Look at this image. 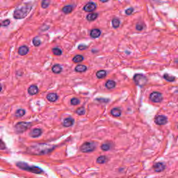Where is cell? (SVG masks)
I'll return each mask as SVG.
<instances>
[{
    "label": "cell",
    "mask_w": 178,
    "mask_h": 178,
    "mask_svg": "<svg viewBox=\"0 0 178 178\" xmlns=\"http://www.w3.org/2000/svg\"><path fill=\"white\" fill-rule=\"evenodd\" d=\"M28 52H29V48L27 46H25V45L21 46L18 49V54L20 55H21V56H25V55H26Z\"/></svg>",
    "instance_id": "14"
},
{
    "label": "cell",
    "mask_w": 178,
    "mask_h": 178,
    "mask_svg": "<svg viewBox=\"0 0 178 178\" xmlns=\"http://www.w3.org/2000/svg\"><path fill=\"white\" fill-rule=\"evenodd\" d=\"M86 48H87V46H85L84 45H80V46L78 47V49H80V50H84V49Z\"/></svg>",
    "instance_id": "37"
},
{
    "label": "cell",
    "mask_w": 178,
    "mask_h": 178,
    "mask_svg": "<svg viewBox=\"0 0 178 178\" xmlns=\"http://www.w3.org/2000/svg\"><path fill=\"white\" fill-rule=\"evenodd\" d=\"M105 86L108 89H112V88H115L116 82H114V81H113V80H108L107 82H106Z\"/></svg>",
    "instance_id": "20"
},
{
    "label": "cell",
    "mask_w": 178,
    "mask_h": 178,
    "mask_svg": "<svg viewBox=\"0 0 178 178\" xmlns=\"http://www.w3.org/2000/svg\"><path fill=\"white\" fill-rule=\"evenodd\" d=\"M25 114H26V111H25V109H20L16 111L15 116H16L17 118H22V116H24L25 115Z\"/></svg>",
    "instance_id": "21"
},
{
    "label": "cell",
    "mask_w": 178,
    "mask_h": 178,
    "mask_svg": "<svg viewBox=\"0 0 178 178\" xmlns=\"http://www.w3.org/2000/svg\"><path fill=\"white\" fill-rule=\"evenodd\" d=\"M83 60H84V57H83L82 55H76L72 59V61H74L75 63L82 62Z\"/></svg>",
    "instance_id": "25"
},
{
    "label": "cell",
    "mask_w": 178,
    "mask_h": 178,
    "mask_svg": "<svg viewBox=\"0 0 178 178\" xmlns=\"http://www.w3.org/2000/svg\"><path fill=\"white\" fill-rule=\"evenodd\" d=\"M32 8L31 4H25L22 6V7L17 8L15 10L13 13V17L15 19H22L28 15V13L30 12Z\"/></svg>",
    "instance_id": "1"
},
{
    "label": "cell",
    "mask_w": 178,
    "mask_h": 178,
    "mask_svg": "<svg viewBox=\"0 0 178 178\" xmlns=\"http://www.w3.org/2000/svg\"><path fill=\"white\" fill-rule=\"evenodd\" d=\"M87 70V67L84 65H78L75 67V71L77 72H84Z\"/></svg>",
    "instance_id": "18"
},
{
    "label": "cell",
    "mask_w": 178,
    "mask_h": 178,
    "mask_svg": "<svg viewBox=\"0 0 178 178\" xmlns=\"http://www.w3.org/2000/svg\"><path fill=\"white\" fill-rule=\"evenodd\" d=\"M155 122L156 124H159V125H164V124H166L168 122V118L165 116L159 115L155 118Z\"/></svg>",
    "instance_id": "7"
},
{
    "label": "cell",
    "mask_w": 178,
    "mask_h": 178,
    "mask_svg": "<svg viewBox=\"0 0 178 178\" xmlns=\"http://www.w3.org/2000/svg\"><path fill=\"white\" fill-rule=\"evenodd\" d=\"M75 120L73 119L72 118H66L64 120H63V125L64 127H70L72 126L73 124H74Z\"/></svg>",
    "instance_id": "12"
},
{
    "label": "cell",
    "mask_w": 178,
    "mask_h": 178,
    "mask_svg": "<svg viewBox=\"0 0 178 178\" xmlns=\"http://www.w3.org/2000/svg\"><path fill=\"white\" fill-rule=\"evenodd\" d=\"M72 9L73 7L72 6H66V7H64L62 9V11L64 13H66V14H69V13H70L72 11Z\"/></svg>",
    "instance_id": "23"
},
{
    "label": "cell",
    "mask_w": 178,
    "mask_h": 178,
    "mask_svg": "<svg viewBox=\"0 0 178 178\" xmlns=\"http://www.w3.org/2000/svg\"><path fill=\"white\" fill-rule=\"evenodd\" d=\"M4 143H3V141H1V150L4 149V147H3V146H4Z\"/></svg>",
    "instance_id": "38"
},
{
    "label": "cell",
    "mask_w": 178,
    "mask_h": 178,
    "mask_svg": "<svg viewBox=\"0 0 178 178\" xmlns=\"http://www.w3.org/2000/svg\"><path fill=\"white\" fill-rule=\"evenodd\" d=\"M76 113L78 114V115L83 116V115H84L85 113H86V110H85V108L83 107V106H82V107H80V108L77 109V111H76Z\"/></svg>",
    "instance_id": "31"
},
{
    "label": "cell",
    "mask_w": 178,
    "mask_h": 178,
    "mask_svg": "<svg viewBox=\"0 0 178 178\" xmlns=\"http://www.w3.org/2000/svg\"><path fill=\"white\" fill-rule=\"evenodd\" d=\"M17 166H18L20 169L25 170V171H29L31 173H35V174H41L43 172V171L40 168L37 166H30L27 165L26 163L24 162H18L16 164Z\"/></svg>",
    "instance_id": "2"
},
{
    "label": "cell",
    "mask_w": 178,
    "mask_h": 178,
    "mask_svg": "<svg viewBox=\"0 0 178 178\" xmlns=\"http://www.w3.org/2000/svg\"><path fill=\"white\" fill-rule=\"evenodd\" d=\"M42 130L39 129V128H35V129L31 130L29 135L32 138H37L42 134Z\"/></svg>",
    "instance_id": "10"
},
{
    "label": "cell",
    "mask_w": 178,
    "mask_h": 178,
    "mask_svg": "<svg viewBox=\"0 0 178 178\" xmlns=\"http://www.w3.org/2000/svg\"><path fill=\"white\" fill-rule=\"evenodd\" d=\"M150 100L155 103H159L163 100V96L161 93L153 92L150 95Z\"/></svg>",
    "instance_id": "6"
},
{
    "label": "cell",
    "mask_w": 178,
    "mask_h": 178,
    "mask_svg": "<svg viewBox=\"0 0 178 178\" xmlns=\"http://www.w3.org/2000/svg\"><path fill=\"white\" fill-rule=\"evenodd\" d=\"M112 26L114 28L117 29L120 26V20L118 18H114L112 20Z\"/></svg>",
    "instance_id": "26"
},
{
    "label": "cell",
    "mask_w": 178,
    "mask_h": 178,
    "mask_svg": "<svg viewBox=\"0 0 178 178\" xmlns=\"http://www.w3.org/2000/svg\"><path fill=\"white\" fill-rule=\"evenodd\" d=\"M111 114L114 117H119L121 115V111L118 108H114L112 109L111 111Z\"/></svg>",
    "instance_id": "16"
},
{
    "label": "cell",
    "mask_w": 178,
    "mask_h": 178,
    "mask_svg": "<svg viewBox=\"0 0 178 178\" xmlns=\"http://www.w3.org/2000/svg\"><path fill=\"white\" fill-rule=\"evenodd\" d=\"M62 71V67L61 65L56 64L52 67V72L55 73V74H59Z\"/></svg>",
    "instance_id": "17"
},
{
    "label": "cell",
    "mask_w": 178,
    "mask_h": 178,
    "mask_svg": "<svg viewBox=\"0 0 178 178\" xmlns=\"http://www.w3.org/2000/svg\"><path fill=\"white\" fill-rule=\"evenodd\" d=\"M134 11V9L133 8H130V9H127L125 11V13L127 15H131Z\"/></svg>",
    "instance_id": "35"
},
{
    "label": "cell",
    "mask_w": 178,
    "mask_h": 178,
    "mask_svg": "<svg viewBox=\"0 0 178 178\" xmlns=\"http://www.w3.org/2000/svg\"><path fill=\"white\" fill-rule=\"evenodd\" d=\"M50 4V0H43L42 3H41V7L43 9H46L49 6Z\"/></svg>",
    "instance_id": "30"
},
{
    "label": "cell",
    "mask_w": 178,
    "mask_h": 178,
    "mask_svg": "<svg viewBox=\"0 0 178 178\" xmlns=\"http://www.w3.org/2000/svg\"><path fill=\"white\" fill-rule=\"evenodd\" d=\"M101 149L104 151H109L111 149V145L108 143H103L101 145Z\"/></svg>",
    "instance_id": "32"
},
{
    "label": "cell",
    "mask_w": 178,
    "mask_h": 178,
    "mask_svg": "<svg viewBox=\"0 0 178 178\" xmlns=\"http://www.w3.org/2000/svg\"><path fill=\"white\" fill-rule=\"evenodd\" d=\"M96 149V143L93 142H86L81 146L80 150L82 152H90Z\"/></svg>",
    "instance_id": "5"
},
{
    "label": "cell",
    "mask_w": 178,
    "mask_h": 178,
    "mask_svg": "<svg viewBox=\"0 0 178 178\" xmlns=\"http://www.w3.org/2000/svg\"><path fill=\"white\" fill-rule=\"evenodd\" d=\"M108 1H109V0H100V1H102V2H106Z\"/></svg>",
    "instance_id": "39"
},
{
    "label": "cell",
    "mask_w": 178,
    "mask_h": 178,
    "mask_svg": "<svg viewBox=\"0 0 178 178\" xmlns=\"http://www.w3.org/2000/svg\"><path fill=\"white\" fill-rule=\"evenodd\" d=\"M136 29H137L138 31H141L143 29V26L141 25V24H137L136 26Z\"/></svg>",
    "instance_id": "36"
},
{
    "label": "cell",
    "mask_w": 178,
    "mask_h": 178,
    "mask_svg": "<svg viewBox=\"0 0 178 178\" xmlns=\"http://www.w3.org/2000/svg\"><path fill=\"white\" fill-rule=\"evenodd\" d=\"M98 13H90V14L87 15L86 18L88 21H93L97 18V17H98Z\"/></svg>",
    "instance_id": "24"
},
{
    "label": "cell",
    "mask_w": 178,
    "mask_h": 178,
    "mask_svg": "<svg viewBox=\"0 0 178 178\" xmlns=\"http://www.w3.org/2000/svg\"><path fill=\"white\" fill-rule=\"evenodd\" d=\"M97 8V5L94 2H89L84 6V11L86 12H92L95 11Z\"/></svg>",
    "instance_id": "8"
},
{
    "label": "cell",
    "mask_w": 178,
    "mask_h": 178,
    "mask_svg": "<svg viewBox=\"0 0 178 178\" xmlns=\"http://www.w3.org/2000/svg\"><path fill=\"white\" fill-rule=\"evenodd\" d=\"M9 24H10L9 20H5L2 21L1 25V27H7V26H8V25H9Z\"/></svg>",
    "instance_id": "34"
},
{
    "label": "cell",
    "mask_w": 178,
    "mask_h": 178,
    "mask_svg": "<svg viewBox=\"0 0 178 178\" xmlns=\"http://www.w3.org/2000/svg\"><path fill=\"white\" fill-rule=\"evenodd\" d=\"M52 52L55 56H60L62 54V50L61 49L58 48V47H55V48L52 49Z\"/></svg>",
    "instance_id": "27"
},
{
    "label": "cell",
    "mask_w": 178,
    "mask_h": 178,
    "mask_svg": "<svg viewBox=\"0 0 178 178\" xmlns=\"http://www.w3.org/2000/svg\"><path fill=\"white\" fill-rule=\"evenodd\" d=\"M33 44L34 45V46H35V47L39 46V45L41 44V39L39 38L38 37H35L33 39Z\"/></svg>",
    "instance_id": "29"
},
{
    "label": "cell",
    "mask_w": 178,
    "mask_h": 178,
    "mask_svg": "<svg viewBox=\"0 0 178 178\" xmlns=\"http://www.w3.org/2000/svg\"><path fill=\"white\" fill-rule=\"evenodd\" d=\"M133 80L136 85L139 86H143L147 84L148 79L145 76L141 74H136L134 76Z\"/></svg>",
    "instance_id": "4"
},
{
    "label": "cell",
    "mask_w": 178,
    "mask_h": 178,
    "mask_svg": "<svg viewBox=\"0 0 178 178\" xmlns=\"http://www.w3.org/2000/svg\"><path fill=\"white\" fill-rule=\"evenodd\" d=\"M101 34V31L98 29H92L91 31H90V37L93 38H97L100 36Z\"/></svg>",
    "instance_id": "15"
},
{
    "label": "cell",
    "mask_w": 178,
    "mask_h": 178,
    "mask_svg": "<svg viewBox=\"0 0 178 178\" xmlns=\"http://www.w3.org/2000/svg\"><path fill=\"white\" fill-rule=\"evenodd\" d=\"M96 76L99 79H103L106 76V72L105 70H99L96 73Z\"/></svg>",
    "instance_id": "22"
},
{
    "label": "cell",
    "mask_w": 178,
    "mask_h": 178,
    "mask_svg": "<svg viewBox=\"0 0 178 178\" xmlns=\"http://www.w3.org/2000/svg\"><path fill=\"white\" fill-rule=\"evenodd\" d=\"M164 78L166 80L169 81V82H173V81H175V77L171 76V75H169V74H164Z\"/></svg>",
    "instance_id": "28"
},
{
    "label": "cell",
    "mask_w": 178,
    "mask_h": 178,
    "mask_svg": "<svg viewBox=\"0 0 178 178\" xmlns=\"http://www.w3.org/2000/svg\"><path fill=\"white\" fill-rule=\"evenodd\" d=\"M107 161H108V158L104 155L100 156V157H99L98 159H97V163L100 164H105Z\"/></svg>",
    "instance_id": "19"
},
{
    "label": "cell",
    "mask_w": 178,
    "mask_h": 178,
    "mask_svg": "<svg viewBox=\"0 0 178 178\" xmlns=\"http://www.w3.org/2000/svg\"><path fill=\"white\" fill-rule=\"evenodd\" d=\"M153 169L155 170V172L160 173V172L163 171L165 169V165H164L163 163H161V162H158V163L154 164Z\"/></svg>",
    "instance_id": "9"
},
{
    "label": "cell",
    "mask_w": 178,
    "mask_h": 178,
    "mask_svg": "<svg viewBox=\"0 0 178 178\" xmlns=\"http://www.w3.org/2000/svg\"><path fill=\"white\" fill-rule=\"evenodd\" d=\"M58 95L56 93H49L47 96V99L48 100L49 102H56V101L58 100Z\"/></svg>",
    "instance_id": "11"
},
{
    "label": "cell",
    "mask_w": 178,
    "mask_h": 178,
    "mask_svg": "<svg viewBox=\"0 0 178 178\" xmlns=\"http://www.w3.org/2000/svg\"><path fill=\"white\" fill-rule=\"evenodd\" d=\"M70 102H71V104H72V105L75 106V105H78V104L80 103V100H79V99L74 98H72V100H71Z\"/></svg>",
    "instance_id": "33"
},
{
    "label": "cell",
    "mask_w": 178,
    "mask_h": 178,
    "mask_svg": "<svg viewBox=\"0 0 178 178\" xmlns=\"http://www.w3.org/2000/svg\"><path fill=\"white\" fill-rule=\"evenodd\" d=\"M177 128H178V127H177Z\"/></svg>",
    "instance_id": "40"
},
{
    "label": "cell",
    "mask_w": 178,
    "mask_h": 178,
    "mask_svg": "<svg viewBox=\"0 0 178 178\" xmlns=\"http://www.w3.org/2000/svg\"><path fill=\"white\" fill-rule=\"evenodd\" d=\"M38 92V88L35 85H32V86H31L28 88V93L31 96H33V95L37 94Z\"/></svg>",
    "instance_id": "13"
},
{
    "label": "cell",
    "mask_w": 178,
    "mask_h": 178,
    "mask_svg": "<svg viewBox=\"0 0 178 178\" xmlns=\"http://www.w3.org/2000/svg\"><path fill=\"white\" fill-rule=\"evenodd\" d=\"M31 125H32V124L31 122H19L15 124V130L17 134H21L27 131Z\"/></svg>",
    "instance_id": "3"
}]
</instances>
